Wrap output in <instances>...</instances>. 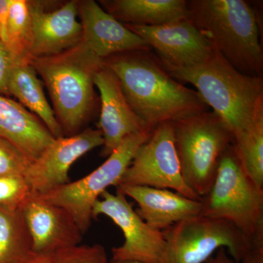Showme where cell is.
Instances as JSON below:
<instances>
[{"label": "cell", "instance_id": "cell-3", "mask_svg": "<svg viewBox=\"0 0 263 263\" xmlns=\"http://www.w3.org/2000/svg\"><path fill=\"white\" fill-rule=\"evenodd\" d=\"M31 65L42 79L64 136L80 133L95 104V77L103 65L81 41L70 49L33 59Z\"/></svg>", "mask_w": 263, "mask_h": 263}, {"label": "cell", "instance_id": "cell-25", "mask_svg": "<svg viewBox=\"0 0 263 263\" xmlns=\"http://www.w3.org/2000/svg\"><path fill=\"white\" fill-rule=\"evenodd\" d=\"M56 263H109L106 252L100 245H76L53 255Z\"/></svg>", "mask_w": 263, "mask_h": 263}, {"label": "cell", "instance_id": "cell-14", "mask_svg": "<svg viewBox=\"0 0 263 263\" xmlns=\"http://www.w3.org/2000/svg\"><path fill=\"white\" fill-rule=\"evenodd\" d=\"M94 82L101 103L98 129L104 141L102 157H108L127 137L153 130L132 109L117 76L105 64L95 75Z\"/></svg>", "mask_w": 263, "mask_h": 263}, {"label": "cell", "instance_id": "cell-20", "mask_svg": "<svg viewBox=\"0 0 263 263\" xmlns=\"http://www.w3.org/2000/svg\"><path fill=\"white\" fill-rule=\"evenodd\" d=\"M8 92L36 116L54 138L65 136L45 95L42 81L31 63L14 64L8 81Z\"/></svg>", "mask_w": 263, "mask_h": 263}, {"label": "cell", "instance_id": "cell-22", "mask_svg": "<svg viewBox=\"0 0 263 263\" xmlns=\"http://www.w3.org/2000/svg\"><path fill=\"white\" fill-rule=\"evenodd\" d=\"M1 41L13 57L14 64L31 63L32 27L27 0H10Z\"/></svg>", "mask_w": 263, "mask_h": 263}, {"label": "cell", "instance_id": "cell-8", "mask_svg": "<svg viewBox=\"0 0 263 263\" xmlns=\"http://www.w3.org/2000/svg\"><path fill=\"white\" fill-rule=\"evenodd\" d=\"M152 131L127 137L105 162L87 176L45 195H38L63 208L84 235L91 226L95 202L109 186H116L119 183L137 151L148 139Z\"/></svg>", "mask_w": 263, "mask_h": 263}, {"label": "cell", "instance_id": "cell-18", "mask_svg": "<svg viewBox=\"0 0 263 263\" xmlns=\"http://www.w3.org/2000/svg\"><path fill=\"white\" fill-rule=\"evenodd\" d=\"M0 138L10 142L34 161L54 141V137L22 104L0 95Z\"/></svg>", "mask_w": 263, "mask_h": 263}, {"label": "cell", "instance_id": "cell-4", "mask_svg": "<svg viewBox=\"0 0 263 263\" xmlns=\"http://www.w3.org/2000/svg\"><path fill=\"white\" fill-rule=\"evenodd\" d=\"M188 17L213 47L246 75L261 77L263 53L258 21L245 0L187 1Z\"/></svg>", "mask_w": 263, "mask_h": 263}, {"label": "cell", "instance_id": "cell-28", "mask_svg": "<svg viewBox=\"0 0 263 263\" xmlns=\"http://www.w3.org/2000/svg\"><path fill=\"white\" fill-rule=\"evenodd\" d=\"M240 262L263 263V233L252 238L250 248Z\"/></svg>", "mask_w": 263, "mask_h": 263}, {"label": "cell", "instance_id": "cell-19", "mask_svg": "<svg viewBox=\"0 0 263 263\" xmlns=\"http://www.w3.org/2000/svg\"><path fill=\"white\" fill-rule=\"evenodd\" d=\"M101 4L109 14L125 24L159 26L188 17L185 0H108Z\"/></svg>", "mask_w": 263, "mask_h": 263}, {"label": "cell", "instance_id": "cell-32", "mask_svg": "<svg viewBox=\"0 0 263 263\" xmlns=\"http://www.w3.org/2000/svg\"><path fill=\"white\" fill-rule=\"evenodd\" d=\"M109 263H141L139 262H136V261L132 260H120V259H113L110 261Z\"/></svg>", "mask_w": 263, "mask_h": 263}, {"label": "cell", "instance_id": "cell-12", "mask_svg": "<svg viewBox=\"0 0 263 263\" xmlns=\"http://www.w3.org/2000/svg\"><path fill=\"white\" fill-rule=\"evenodd\" d=\"M124 25L156 50L162 65L192 67L205 61L214 50L188 18L163 25Z\"/></svg>", "mask_w": 263, "mask_h": 263}, {"label": "cell", "instance_id": "cell-27", "mask_svg": "<svg viewBox=\"0 0 263 263\" xmlns=\"http://www.w3.org/2000/svg\"><path fill=\"white\" fill-rule=\"evenodd\" d=\"M14 65L13 57L0 39V95L10 96L8 81L10 72Z\"/></svg>", "mask_w": 263, "mask_h": 263}, {"label": "cell", "instance_id": "cell-23", "mask_svg": "<svg viewBox=\"0 0 263 263\" xmlns=\"http://www.w3.org/2000/svg\"><path fill=\"white\" fill-rule=\"evenodd\" d=\"M233 148L246 174L263 190V108L252 125L235 137Z\"/></svg>", "mask_w": 263, "mask_h": 263}, {"label": "cell", "instance_id": "cell-26", "mask_svg": "<svg viewBox=\"0 0 263 263\" xmlns=\"http://www.w3.org/2000/svg\"><path fill=\"white\" fill-rule=\"evenodd\" d=\"M32 162L16 146L0 138V176H24Z\"/></svg>", "mask_w": 263, "mask_h": 263}, {"label": "cell", "instance_id": "cell-2", "mask_svg": "<svg viewBox=\"0 0 263 263\" xmlns=\"http://www.w3.org/2000/svg\"><path fill=\"white\" fill-rule=\"evenodd\" d=\"M162 65L175 79L196 88L234 138L252 125L263 108L262 77L242 73L216 49L205 61L192 67Z\"/></svg>", "mask_w": 263, "mask_h": 263}, {"label": "cell", "instance_id": "cell-29", "mask_svg": "<svg viewBox=\"0 0 263 263\" xmlns=\"http://www.w3.org/2000/svg\"><path fill=\"white\" fill-rule=\"evenodd\" d=\"M204 263H237L231 257L228 255L227 249L220 248L216 251L215 255H213Z\"/></svg>", "mask_w": 263, "mask_h": 263}, {"label": "cell", "instance_id": "cell-5", "mask_svg": "<svg viewBox=\"0 0 263 263\" xmlns=\"http://www.w3.org/2000/svg\"><path fill=\"white\" fill-rule=\"evenodd\" d=\"M171 123L183 179L202 198L212 187L221 157L233 145L234 137L220 118L208 110Z\"/></svg>", "mask_w": 263, "mask_h": 263}, {"label": "cell", "instance_id": "cell-11", "mask_svg": "<svg viewBox=\"0 0 263 263\" xmlns=\"http://www.w3.org/2000/svg\"><path fill=\"white\" fill-rule=\"evenodd\" d=\"M103 143L101 132L92 128L55 138L24 174L32 193L45 195L70 183L69 171L74 162Z\"/></svg>", "mask_w": 263, "mask_h": 263}, {"label": "cell", "instance_id": "cell-6", "mask_svg": "<svg viewBox=\"0 0 263 263\" xmlns=\"http://www.w3.org/2000/svg\"><path fill=\"white\" fill-rule=\"evenodd\" d=\"M201 203L200 215L229 221L250 239L263 233V190L246 174L233 145L221 157Z\"/></svg>", "mask_w": 263, "mask_h": 263}, {"label": "cell", "instance_id": "cell-31", "mask_svg": "<svg viewBox=\"0 0 263 263\" xmlns=\"http://www.w3.org/2000/svg\"><path fill=\"white\" fill-rule=\"evenodd\" d=\"M26 263H56L53 259V255L46 254H32Z\"/></svg>", "mask_w": 263, "mask_h": 263}, {"label": "cell", "instance_id": "cell-16", "mask_svg": "<svg viewBox=\"0 0 263 263\" xmlns=\"http://www.w3.org/2000/svg\"><path fill=\"white\" fill-rule=\"evenodd\" d=\"M82 42L102 60L127 52L150 50L146 41L109 14L94 0L78 1Z\"/></svg>", "mask_w": 263, "mask_h": 263}, {"label": "cell", "instance_id": "cell-17", "mask_svg": "<svg viewBox=\"0 0 263 263\" xmlns=\"http://www.w3.org/2000/svg\"><path fill=\"white\" fill-rule=\"evenodd\" d=\"M117 191L138 205L137 214L153 229L164 231L179 221L198 216L201 201L192 200L167 189L117 185Z\"/></svg>", "mask_w": 263, "mask_h": 263}, {"label": "cell", "instance_id": "cell-21", "mask_svg": "<svg viewBox=\"0 0 263 263\" xmlns=\"http://www.w3.org/2000/svg\"><path fill=\"white\" fill-rule=\"evenodd\" d=\"M32 242L20 209L0 208V263H26Z\"/></svg>", "mask_w": 263, "mask_h": 263}, {"label": "cell", "instance_id": "cell-7", "mask_svg": "<svg viewBox=\"0 0 263 263\" xmlns=\"http://www.w3.org/2000/svg\"><path fill=\"white\" fill-rule=\"evenodd\" d=\"M165 247L159 263H204L224 248L239 263L252 239L229 221L201 215L188 218L164 230Z\"/></svg>", "mask_w": 263, "mask_h": 263}, {"label": "cell", "instance_id": "cell-15", "mask_svg": "<svg viewBox=\"0 0 263 263\" xmlns=\"http://www.w3.org/2000/svg\"><path fill=\"white\" fill-rule=\"evenodd\" d=\"M32 27V60L58 54L82 41V27L78 20V1L47 10V3L27 1Z\"/></svg>", "mask_w": 263, "mask_h": 263}, {"label": "cell", "instance_id": "cell-1", "mask_svg": "<svg viewBox=\"0 0 263 263\" xmlns=\"http://www.w3.org/2000/svg\"><path fill=\"white\" fill-rule=\"evenodd\" d=\"M103 63L117 76L132 109L152 129L208 110L200 95L170 75L149 50L114 55Z\"/></svg>", "mask_w": 263, "mask_h": 263}, {"label": "cell", "instance_id": "cell-30", "mask_svg": "<svg viewBox=\"0 0 263 263\" xmlns=\"http://www.w3.org/2000/svg\"><path fill=\"white\" fill-rule=\"evenodd\" d=\"M10 3V0H0V24H1L2 27H3V32L5 22H6L7 18H8Z\"/></svg>", "mask_w": 263, "mask_h": 263}, {"label": "cell", "instance_id": "cell-33", "mask_svg": "<svg viewBox=\"0 0 263 263\" xmlns=\"http://www.w3.org/2000/svg\"><path fill=\"white\" fill-rule=\"evenodd\" d=\"M2 34H3V27H2L1 24H0V39H1Z\"/></svg>", "mask_w": 263, "mask_h": 263}, {"label": "cell", "instance_id": "cell-13", "mask_svg": "<svg viewBox=\"0 0 263 263\" xmlns=\"http://www.w3.org/2000/svg\"><path fill=\"white\" fill-rule=\"evenodd\" d=\"M20 209L32 238L33 253L53 255L82 241L84 234L70 214L37 194L32 193Z\"/></svg>", "mask_w": 263, "mask_h": 263}, {"label": "cell", "instance_id": "cell-24", "mask_svg": "<svg viewBox=\"0 0 263 263\" xmlns=\"http://www.w3.org/2000/svg\"><path fill=\"white\" fill-rule=\"evenodd\" d=\"M32 193L24 176H0V208L21 209Z\"/></svg>", "mask_w": 263, "mask_h": 263}, {"label": "cell", "instance_id": "cell-9", "mask_svg": "<svg viewBox=\"0 0 263 263\" xmlns=\"http://www.w3.org/2000/svg\"><path fill=\"white\" fill-rule=\"evenodd\" d=\"M117 185L167 189L192 200H202L183 179L171 122L162 123L153 129Z\"/></svg>", "mask_w": 263, "mask_h": 263}, {"label": "cell", "instance_id": "cell-10", "mask_svg": "<svg viewBox=\"0 0 263 263\" xmlns=\"http://www.w3.org/2000/svg\"><path fill=\"white\" fill-rule=\"evenodd\" d=\"M100 215L110 218L124 234V243L112 249V259L141 263L160 262L165 247L163 232L148 226L122 193L117 191L114 195L108 190L104 192L93 207V219Z\"/></svg>", "mask_w": 263, "mask_h": 263}]
</instances>
